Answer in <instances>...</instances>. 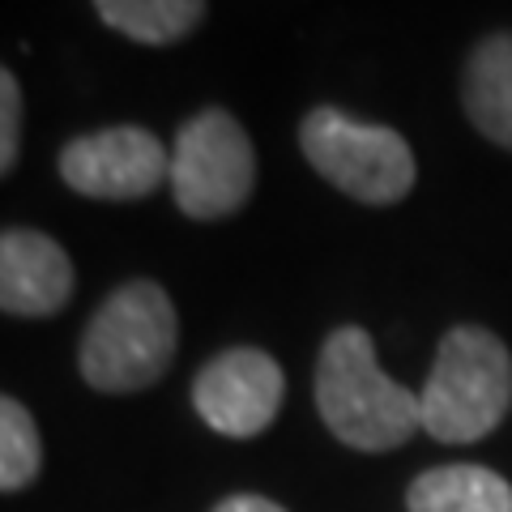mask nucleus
<instances>
[{
    "instance_id": "13",
    "label": "nucleus",
    "mask_w": 512,
    "mask_h": 512,
    "mask_svg": "<svg viewBox=\"0 0 512 512\" xmlns=\"http://www.w3.org/2000/svg\"><path fill=\"white\" fill-rule=\"evenodd\" d=\"M22 150V86L9 69H0V171L18 167Z\"/></svg>"
},
{
    "instance_id": "4",
    "label": "nucleus",
    "mask_w": 512,
    "mask_h": 512,
    "mask_svg": "<svg viewBox=\"0 0 512 512\" xmlns=\"http://www.w3.org/2000/svg\"><path fill=\"white\" fill-rule=\"evenodd\" d=\"M299 150L316 175L363 205H397L414 188V150L397 128L346 116L342 107H312L299 124Z\"/></svg>"
},
{
    "instance_id": "14",
    "label": "nucleus",
    "mask_w": 512,
    "mask_h": 512,
    "mask_svg": "<svg viewBox=\"0 0 512 512\" xmlns=\"http://www.w3.org/2000/svg\"><path fill=\"white\" fill-rule=\"evenodd\" d=\"M214 512H286V508L265 500V495H231V500H222Z\"/></svg>"
},
{
    "instance_id": "6",
    "label": "nucleus",
    "mask_w": 512,
    "mask_h": 512,
    "mask_svg": "<svg viewBox=\"0 0 512 512\" xmlns=\"http://www.w3.org/2000/svg\"><path fill=\"white\" fill-rule=\"evenodd\" d=\"M60 180L94 201H141L171 184V150L137 124L99 128L60 150Z\"/></svg>"
},
{
    "instance_id": "12",
    "label": "nucleus",
    "mask_w": 512,
    "mask_h": 512,
    "mask_svg": "<svg viewBox=\"0 0 512 512\" xmlns=\"http://www.w3.org/2000/svg\"><path fill=\"white\" fill-rule=\"evenodd\" d=\"M39 466H43L39 427L18 397H5L0 402V487L9 495L30 487L39 478Z\"/></svg>"
},
{
    "instance_id": "11",
    "label": "nucleus",
    "mask_w": 512,
    "mask_h": 512,
    "mask_svg": "<svg viewBox=\"0 0 512 512\" xmlns=\"http://www.w3.org/2000/svg\"><path fill=\"white\" fill-rule=\"evenodd\" d=\"M94 9L111 30L146 47L180 43L205 18V0H94Z\"/></svg>"
},
{
    "instance_id": "8",
    "label": "nucleus",
    "mask_w": 512,
    "mask_h": 512,
    "mask_svg": "<svg viewBox=\"0 0 512 512\" xmlns=\"http://www.w3.org/2000/svg\"><path fill=\"white\" fill-rule=\"evenodd\" d=\"M73 299V261L52 235L9 227L0 235V308L9 316H56Z\"/></svg>"
},
{
    "instance_id": "7",
    "label": "nucleus",
    "mask_w": 512,
    "mask_h": 512,
    "mask_svg": "<svg viewBox=\"0 0 512 512\" xmlns=\"http://www.w3.org/2000/svg\"><path fill=\"white\" fill-rule=\"evenodd\" d=\"M282 393L286 380L278 359L256 346H235L214 355L197 372L192 406H197L205 427H214L218 436L252 440L278 419Z\"/></svg>"
},
{
    "instance_id": "1",
    "label": "nucleus",
    "mask_w": 512,
    "mask_h": 512,
    "mask_svg": "<svg viewBox=\"0 0 512 512\" xmlns=\"http://www.w3.org/2000/svg\"><path fill=\"white\" fill-rule=\"evenodd\" d=\"M316 410L342 444L384 453L423 427L419 393L380 372L372 333L359 325L333 329L316 359Z\"/></svg>"
},
{
    "instance_id": "10",
    "label": "nucleus",
    "mask_w": 512,
    "mask_h": 512,
    "mask_svg": "<svg viewBox=\"0 0 512 512\" xmlns=\"http://www.w3.org/2000/svg\"><path fill=\"white\" fill-rule=\"evenodd\" d=\"M410 512H512V483L487 466H436L406 491Z\"/></svg>"
},
{
    "instance_id": "5",
    "label": "nucleus",
    "mask_w": 512,
    "mask_h": 512,
    "mask_svg": "<svg viewBox=\"0 0 512 512\" xmlns=\"http://www.w3.org/2000/svg\"><path fill=\"white\" fill-rule=\"evenodd\" d=\"M256 188V150L231 111L205 107L180 124L171 146V197L192 222L244 210Z\"/></svg>"
},
{
    "instance_id": "2",
    "label": "nucleus",
    "mask_w": 512,
    "mask_h": 512,
    "mask_svg": "<svg viewBox=\"0 0 512 512\" xmlns=\"http://www.w3.org/2000/svg\"><path fill=\"white\" fill-rule=\"evenodd\" d=\"M180 346V316L158 282H124L116 286L77 346L82 380L99 393H141L167 376Z\"/></svg>"
},
{
    "instance_id": "9",
    "label": "nucleus",
    "mask_w": 512,
    "mask_h": 512,
    "mask_svg": "<svg viewBox=\"0 0 512 512\" xmlns=\"http://www.w3.org/2000/svg\"><path fill=\"white\" fill-rule=\"evenodd\" d=\"M461 103L478 133L512 150V30L474 43L461 69Z\"/></svg>"
},
{
    "instance_id": "3",
    "label": "nucleus",
    "mask_w": 512,
    "mask_h": 512,
    "mask_svg": "<svg viewBox=\"0 0 512 512\" xmlns=\"http://www.w3.org/2000/svg\"><path fill=\"white\" fill-rule=\"evenodd\" d=\"M512 406V355L483 325H457L440 338L436 367L419 393L423 431L440 444H474L504 423Z\"/></svg>"
}]
</instances>
